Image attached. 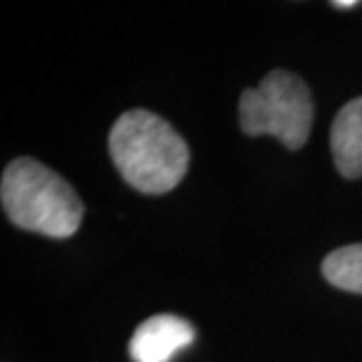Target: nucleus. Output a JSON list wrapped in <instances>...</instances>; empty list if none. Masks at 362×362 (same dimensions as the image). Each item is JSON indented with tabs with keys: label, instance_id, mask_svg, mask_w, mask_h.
<instances>
[{
	"label": "nucleus",
	"instance_id": "f03ea898",
	"mask_svg": "<svg viewBox=\"0 0 362 362\" xmlns=\"http://www.w3.org/2000/svg\"><path fill=\"white\" fill-rule=\"evenodd\" d=\"M0 197L4 214L14 226L57 240L77 232L85 214L73 185L30 157H18L6 165Z\"/></svg>",
	"mask_w": 362,
	"mask_h": 362
},
{
	"label": "nucleus",
	"instance_id": "0eeeda50",
	"mask_svg": "<svg viewBox=\"0 0 362 362\" xmlns=\"http://www.w3.org/2000/svg\"><path fill=\"white\" fill-rule=\"evenodd\" d=\"M358 2H354V0H334L332 2V6L334 8H350V6H356Z\"/></svg>",
	"mask_w": 362,
	"mask_h": 362
},
{
	"label": "nucleus",
	"instance_id": "423d86ee",
	"mask_svg": "<svg viewBox=\"0 0 362 362\" xmlns=\"http://www.w3.org/2000/svg\"><path fill=\"white\" fill-rule=\"evenodd\" d=\"M324 278L340 290L362 294V244L338 247L322 262Z\"/></svg>",
	"mask_w": 362,
	"mask_h": 362
},
{
	"label": "nucleus",
	"instance_id": "7ed1b4c3",
	"mask_svg": "<svg viewBox=\"0 0 362 362\" xmlns=\"http://www.w3.org/2000/svg\"><path fill=\"white\" fill-rule=\"evenodd\" d=\"M312 121L308 85L284 69L270 71L256 89H246L240 97V127L250 137L272 135L296 151L308 141Z\"/></svg>",
	"mask_w": 362,
	"mask_h": 362
},
{
	"label": "nucleus",
	"instance_id": "20e7f679",
	"mask_svg": "<svg viewBox=\"0 0 362 362\" xmlns=\"http://www.w3.org/2000/svg\"><path fill=\"white\" fill-rule=\"evenodd\" d=\"M195 330L185 318L175 314H157L141 322L129 342L133 362H169L180 350L187 349Z\"/></svg>",
	"mask_w": 362,
	"mask_h": 362
},
{
	"label": "nucleus",
	"instance_id": "f257e3e1",
	"mask_svg": "<svg viewBox=\"0 0 362 362\" xmlns=\"http://www.w3.org/2000/svg\"><path fill=\"white\" fill-rule=\"evenodd\" d=\"M109 153L123 180L141 194H168L187 173L189 149L177 131L151 111L133 109L109 133Z\"/></svg>",
	"mask_w": 362,
	"mask_h": 362
},
{
	"label": "nucleus",
	"instance_id": "39448f33",
	"mask_svg": "<svg viewBox=\"0 0 362 362\" xmlns=\"http://www.w3.org/2000/svg\"><path fill=\"white\" fill-rule=\"evenodd\" d=\"M330 149L340 175L362 177V97L344 105L330 129Z\"/></svg>",
	"mask_w": 362,
	"mask_h": 362
}]
</instances>
